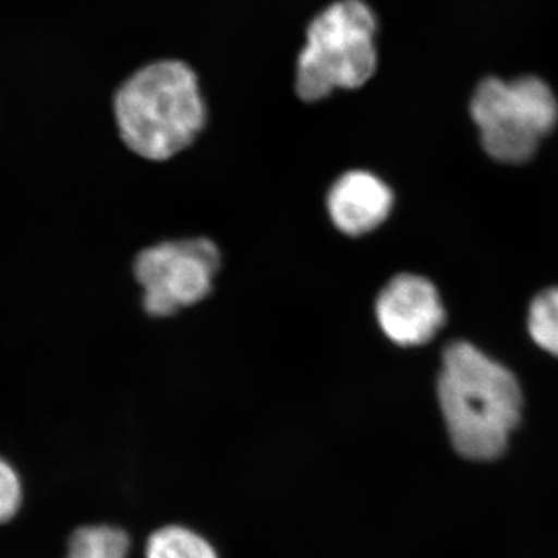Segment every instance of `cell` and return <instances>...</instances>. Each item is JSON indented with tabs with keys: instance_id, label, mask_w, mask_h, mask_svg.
Segmentation results:
<instances>
[{
	"instance_id": "obj_1",
	"label": "cell",
	"mask_w": 558,
	"mask_h": 558,
	"mask_svg": "<svg viewBox=\"0 0 558 558\" xmlns=\"http://www.w3.org/2000/svg\"><path fill=\"white\" fill-rule=\"evenodd\" d=\"M439 403L459 454L490 461L505 453L520 421L521 391L510 371L465 341L444 351Z\"/></svg>"
},
{
	"instance_id": "obj_10",
	"label": "cell",
	"mask_w": 558,
	"mask_h": 558,
	"mask_svg": "<svg viewBox=\"0 0 558 558\" xmlns=\"http://www.w3.org/2000/svg\"><path fill=\"white\" fill-rule=\"evenodd\" d=\"M529 332L538 347L558 357V288L545 290L532 301Z\"/></svg>"
},
{
	"instance_id": "obj_8",
	"label": "cell",
	"mask_w": 558,
	"mask_h": 558,
	"mask_svg": "<svg viewBox=\"0 0 558 558\" xmlns=\"http://www.w3.org/2000/svg\"><path fill=\"white\" fill-rule=\"evenodd\" d=\"M126 532L113 526H84L73 532L65 558H126Z\"/></svg>"
},
{
	"instance_id": "obj_2",
	"label": "cell",
	"mask_w": 558,
	"mask_h": 558,
	"mask_svg": "<svg viewBox=\"0 0 558 558\" xmlns=\"http://www.w3.org/2000/svg\"><path fill=\"white\" fill-rule=\"evenodd\" d=\"M120 135L143 159L168 160L189 148L207 123L196 73L179 61L138 70L116 95Z\"/></svg>"
},
{
	"instance_id": "obj_5",
	"label": "cell",
	"mask_w": 558,
	"mask_h": 558,
	"mask_svg": "<svg viewBox=\"0 0 558 558\" xmlns=\"http://www.w3.org/2000/svg\"><path fill=\"white\" fill-rule=\"evenodd\" d=\"M220 267L215 242L205 238L161 242L135 259L143 307L153 317H170L207 299Z\"/></svg>"
},
{
	"instance_id": "obj_9",
	"label": "cell",
	"mask_w": 558,
	"mask_h": 558,
	"mask_svg": "<svg viewBox=\"0 0 558 558\" xmlns=\"http://www.w3.org/2000/svg\"><path fill=\"white\" fill-rule=\"evenodd\" d=\"M146 558H219L215 548L196 532L183 526H165L150 535Z\"/></svg>"
},
{
	"instance_id": "obj_6",
	"label": "cell",
	"mask_w": 558,
	"mask_h": 558,
	"mask_svg": "<svg viewBox=\"0 0 558 558\" xmlns=\"http://www.w3.org/2000/svg\"><path fill=\"white\" fill-rule=\"evenodd\" d=\"M376 317L389 340L400 347H417L442 328L446 312L428 279L403 274L392 278L377 296Z\"/></svg>"
},
{
	"instance_id": "obj_11",
	"label": "cell",
	"mask_w": 558,
	"mask_h": 558,
	"mask_svg": "<svg viewBox=\"0 0 558 558\" xmlns=\"http://www.w3.org/2000/svg\"><path fill=\"white\" fill-rule=\"evenodd\" d=\"M21 501L20 476L5 459L0 458V524L7 523L16 515Z\"/></svg>"
},
{
	"instance_id": "obj_7",
	"label": "cell",
	"mask_w": 558,
	"mask_h": 558,
	"mask_svg": "<svg viewBox=\"0 0 558 558\" xmlns=\"http://www.w3.org/2000/svg\"><path fill=\"white\" fill-rule=\"evenodd\" d=\"M392 191L368 171H349L330 186L326 207L333 226L348 236L376 230L391 213Z\"/></svg>"
},
{
	"instance_id": "obj_3",
	"label": "cell",
	"mask_w": 558,
	"mask_h": 558,
	"mask_svg": "<svg viewBox=\"0 0 558 558\" xmlns=\"http://www.w3.org/2000/svg\"><path fill=\"white\" fill-rule=\"evenodd\" d=\"M376 17L362 0H341L318 14L300 54L301 100L318 101L336 89L363 86L376 72Z\"/></svg>"
},
{
	"instance_id": "obj_4",
	"label": "cell",
	"mask_w": 558,
	"mask_h": 558,
	"mask_svg": "<svg viewBox=\"0 0 558 558\" xmlns=\"http://www.w3.org/2000/svg\"><path fill=\"white\" fill-rule=\"evenodd\" d=\"M472 119L492 159L524 163L556 126L558 106L548 84L535 76L505 83L487 78L472 98Z\"/></svg>"
}]
</instances>
